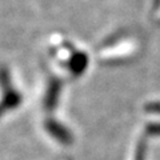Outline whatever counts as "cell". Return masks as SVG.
<instances>
[{
    "instance_id": "obj_1",
    "label": "cell",
    "mask_w": 160,
    "mask_h": 160,
    "mask_svg": "<svg viewBox=\"0 0 160 160\" xmlns=\"http://www.w3.org/2000/svg\"><path fill=\"white\" fill-rule=\"evenodd\" d=\"M46 128H47V131L51 133L53 138H56V140H59L60 143L68 144V143H71V142H72L71 133H69L68 129H67L66 127H63L62 124L56 123L55 120L47 122V123H46Z\"/></svg>"
}]
</instances>
